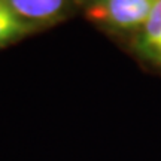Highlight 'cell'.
I'll use <instances>...</instances> for the list:
<instances>
[{
	"label": "cell",
	"instance_id": "6da1fadb",
	"mask_svg": "<svg viewBox=\"0 0 161 161\" xmlns=\"http://www.w3.org/2000/svg\"><path fill=\"white\" fill-rule=\"evenodd\" d=\"M157 0H96L88 15L98 23L118 30L143 27Z\"/></svg>",
	"mask_w": 161,
	"mask_h": 161
},
{
	"label": "cell",
	"instance_id": "7a4b0ae2",
	"mask_svg": "<svg viewBox=\"0 0 161 161\" xmlns=\"http://www.w3.org/2000/svg\"><path fill=\"white\" fill-rule=\"evenodd\" d=\"M140 35L137 48L139 52L148 60L161 64V0H157L148 21Z\"/></svg>",
	"mask_w": 161,
	"mask_h": 161
},
{
	"label": "cell",
	"instance_id": "3957f363",
	"mask_svg": "<svg viewBox=\"0 0 161 161\" xmlns=\"http://www.w3.org/2000/svg\"><path fill=\"white\" fill-rule=\"evenodd\" d=\"M23 19L46 21L58 15L67 0H5Z\"/></svg>",
	"mask_w": 161,
	"mask_h": 161
},
{
	"label": "cell",
	"instance_id": "277c9868",
	"mask_svg": "<svg viewBox=\"0 0 161 161\" xmlns=\"http://www.w3.org/2000/svg\"><path fill=\"white\" fill-rule=\"evenodd\" d=\"M27 25L21 17H18L5 0H0V45L23 36Z\"/></svg>",
	"mask_w": 161,
	"mask_h": 161
}]
</instances>
